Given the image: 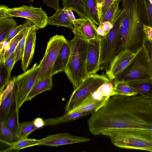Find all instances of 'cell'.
Segmentation results:
<instances>
[{"instance_id": "cell-3", "label": "cell", "mask_w": 152, "mask_h": 152, "mask_svg": "<svg viewBox=\"0 0 152 152\" xmlns=\"http://www.w3.org/2000/svg\"><path fill=\"white\" fill-rule=\"evenodd\" d=\"M115 146L152 152V131L140 129H113L103 132Z\"/></svg>"}, {"instance_id": "cell-14", "label": "cell", "mask_w": 152, "mask_h": 152, "mask_svg": "<svg viewBox=\"0 0 152 152\" xmlns=\"http://www.w3.org/2000/svg\"><path fill=\"white\" fill-rule=\"evenodd\" d=\"M73 23L74 28L72 31L74 35L87 41L100 37L97 32V27L89 19L80 17Z\"/></svg>"}, {"instance_id": "cell-21", "label": "cell", "mask_w": 152, "mask_h": 152, "mask_svg": "<svg viewBox=\"0 0 152 152\" xmlns=\"http://www.w3.org/2000/svg\"><path fill=\"white\" fill-rule=\"evenodd\" d=\"M52 77L43 78L35 83L27 96L26 102L31 100L37 95L46 91L50 90L53 86Z\"/></svg>"}, {"instance_id": "cell-41", "label": "cell", "mask_w": 152, "mask_h": 152, "mask_svg": "<svg viewBox=\"0 0 152 152\" xmlns=\"http://www.w3.org/2000/svg\"><path fill=\"white\" fill-rule=\"evenodd\" d=\"M47 6L54 10L55 11L61 9L59 0H42Z\"/></svg>"}, {"instance_id": "cell-19", "label": "cell", "mask_w": 152, "mask_h": 152, "mask_svg": "<svg viewBox=\"0 0 152 152\" xmlns=\"http://www.w3.org/2000/svg\"><path fill=\"white\" fill-rule=\"evenodd\" d=\"M126 81L137 94L152 98V78Z\"/></svg>"}, {"instance_id": "cell-22", "label": "cell", "mask_w": 152, "mask_h": 152, "mask_svg": "<svg viewBox=\"0 0 152 152\" xmlns=\"http://www.w3.org/2000/svg\"><path fill=\"white\" fill-rule=\"evenodd\" d=\"M92 113L88 112H76L72 113H65L61 116L47 119L44 120L45 126L53 125L72 121Z\"/></svg>"}, {"instance_id": "cell-27", "label": "cell", "mask_w": 152, "mask_h": 152, "mask_svg": "<svg viewBox=\"0 0 152 152\" xmlns=\"http://www.w3.org/2000/svg\"><path fill=\"white\" fill-rule=\"evenodd\" d=\"M113 81L115 95L132 96L137 94L126 81L114 80Z\"/></svg>"}, {"instance_id": "cell-6", "label": "cell", "mask_w": 152, "mask_h": 152, "mask_svg": "<svg viewBox=\"0 0 152 152\" xmlns=\"http://www.w3.org/2000/svg\"><path fill=\"white\" fill-rule=\"evenodd\" d=\"M152 78V66L143 46L132 63L114 80H129Z\"/></svg>"}, {"instance_id": "cell-15", "label": "cell", "mask_w": 152, "mask_h": 152, "mask_svg": "<svg viewBox=\"0 0 152 152\" xmlns=\"http://www.w3.org/2000/svg\"><path fill=\"white\" fill-rule=\"evenodd\" d=\"M39 29L34 25L30 28L26 37L21 57V66L24 72L26 71L32 59L36 44L37 32Z\"/></svg>"}, {"instance_id": "cell-18", "label": "cell", "mask_w": 152, "mask_h": 152, "mask_svg": "<svg viewBox=\"0 0 152 152\" xmlns=\"http://www.w3.org/2000/svg\"><path fill=\"white\" fill-rule=\"evenodd\" d=\"M52 16L48 17V25L62 26L72 29L74 28L73 22L69 17L65 8L55 11Z\"/></svg>"}, {"instance_id": "cell-50", "label": "cell", "mask_w": 152, "mask_h": 152, "mask_svg": "<svg viewBox=\"0 0 152 152\" xmlns=\"http://www.w3.org/2000/svg\"><path fill=\"white\" fill-rule=\"evenodd\" d=\"M115 1H122V0H115Z\"/></svg>"}, {"instance_id": "cell-34", "label": "cell", "mask_w": 152, "mask_h": 152, "mask_svg": "<svg viewBox=\"0 0 152 152\" xmlns=\"http://www.w3.org/2000/svg\"><path fill=\"white\" fill-rule=\"evenodd\" d=\"M34 25L30 20L25 19L23 23L16 26L11 31L6 41L9 42L15 36L20 33L29 26Z\"/></svg>"}, {"instance_id": "cell-37", "label": "cell", "mask_w": 152, "mask_h": 152, "mask_svg": "<svg viewBox=\"0 0 152 152\" xmlns=\"http://www.w3.org/2000/svg\"><path fill=\"white\" fill-rule=\"evenodd\" d=\"M115 1V0H102L99 6L102 22L104 15Z\"/></svg>"}, {"instance_id": "cell-36", "label": "cell", "mask_w": 152, "mask_h": 152, "mask_svg": "<svg viewBox=\"0 0 152 152\" xmlns=\"http://www.w3.org/2000/svg\"><path fill=\"white\" fill-rule=\"evenodd\" d=\"M31 26H30L27 28L23 37L18 43L14 52V64L17 61L20 60L21 58L22 52L24 46L26 38L28 32Z\"/></svg>"}, {"instance_id": "cell-33", "label": "cell", "mask_w": 152, "mask_h": 152, "mask_svg": "<svg viewBox=\"0 0 152 152\" xmlns=\"http://www.w3.org/2000/svg\"><path fill=\"white\" fill-rule=\"evenodd\" d=\"M28 27L15 36L9 42V49L4 52V57L5 61L11 54L15 52L19 42L23 37Z\"/></svg>"}, {"instance_id": "cell-20", "label": "cell", "mask_w": 152, "mask_h": 152, "mask_svg": "<svg viewBox=\"0 0 152 152\" xmlns=\"http://www.w3.org/2000/svg\"><path fill=\"white\" fill-rule=\"evenodd\" d=\"M113 81L106 82L101 85L91 95L95 101L108 99L110 97L115 95Z\"/></svg>"}, {"instance_id": "cell-35", "label": "cell", "mask_w": 152, "mask_h": 152, "mask_svg": "<svg viewBox=\"0 0 152 152\" xmlns=\"http://www.w3.org/2000/svg\"><path fill=\"white\" fill-rule=\"evenodd\" d=\"M4 63H0V92H2L4 88L7 86L10 81Z\"/></svg>"}, {"instance_id": "cell-1", "label": "cell", "mask_w": 152, "mask_h": 152, "mask_svg": "<svg viewBox=\"0 0 152 152\" xmlns=\"http://www.w3.org/2000/svg\"><path fill=\"white\" fill-rule=\"evenodd\" d=\"M93 135L113 129H140L152 131V98L137 94L115 95L93 112L88 121Z\"/></svg>"}, {"instance_id": "cell-42", "label": "cell", "mask_w": 152, "mask_h": 152, "mask_svg": "<svg viewBox=\"0 0 152 152\" xmlns=\"http://www.w3.org/2000/svg\"><path fill=\"white\" fill-rule=\"evenodd\" d=\"M143 29L146 37L152 41V27L144 24Z\"/></svg>"}, {"instance_id": "cell-28", "label": "cell", "mask_w": 152, "mask_h": 152, "mask_svg": "<svg viewBox=\"0 0 152 152\" xmlns=\"http://www.w3.org/2000/svg\"><path fill=\"white\" fill-rule=\"evenodd\" d=\"M120 2L119 1H115L112 4L103 17L102 23L108 21L113 25L122 10L119 7V4Z\"/></svg>"}, {"instance_id": "cell-29", "label": "cell", "mask_w": 152, "mask_h": 152, "mask_svg": "<svg viewBox=\"0 0 152 152\" xmlns=\"http://www.w3.org/2000/svg\"><path fill=\"white\" fill-rule=\"evenodd\" d=\"M87 6L94 23L98 26L101 25L102 19L98 0H87Z\"/></svg>"}, {"instance_id": "cell-31", "label": "cell", "mask_w": 152, "mask_h": 152, "mask_svg": "<svg viewBox=\"0 0 152 152\" xmlns=\"http://www.w3.org/2000/svg\"><path fill=\"white\" fill-rule=\"evenodd\" d=\"M107 99L97 101L83 106L76 107L67 113H71L76 112H88L92 113L102 107Z\"/></svg>"}, {"instance_id": "cell-9", "label": "cell", "mask_w": 152, "mask_h": 152, "mask_svg": "<svg viewBox=\"0 0 152 152\" xmlns=\"http://www.w3.org/2000/svg\"><path fill=\"white\" fill-rule=\"evenodd\" d=\"M40 69L39 64L35 63L30 69L13 77L15 102L18 112L33 88Z\"/></svg>"}, {"instance_id": "cell-48", "label": "cell", "mask_w": 152, "mask_h": 152, "mask_svg": "<svg viewBox=\"0 0 152 152\" xmlns=\"http://www.w3.org/2000/svg\"><path fill=\"white\" fill-rule=\"evenodd\" d=\"M150 3L152 4V0H148Z\"/></svg>"}, {"instance_id": "cell-47", "label": "cell", "mask_w": 152, "mask_h": 152, "mask_svg": "<svg viewBox=\"0 0 152 152\" xmlns=\"http://www.w3.org/2000/svg\"><path fill=\"white\" fill-rule=\"evenodd\" d=\"M102 0H98V3H99V6H100V5L102 2Z\"/></svg>"}, {"instance_id": "cell-11", "label": "cell", "mask_w": 152, "mask_h": 152, "mask_svg": "<svg viewBox=\"0 0 152 152\" xmlns=\"http://www.w3.org/2000/svg\"><path fill=\"white\" fill-rule=\"evenodd\" d=\"M138 50L134 52L125 49L113 58L106 67V76L110 81L115 80L130 65L136 57Z\"/></svg>"}, {"instance_id": "cell-39", "label": "cell", "mask_w": 152, "mask_h": 152, "mask_svg": "<svg viewBox=\"0 0 152 152\" xmlns=\"http://www.w3.org/2000/svg\"><path fill=\"white\" fill-rule=\"evenodd\" d=\"M145 5L148 26L152 27V4L148 0H144Z\"/></svg>"}, {"instance_id": "cell-12", "label": "cell", "mask_w": 152, "mask_h": 152, "mask_svg": "<svg viewBox=\"0 0 152 152\" xmlns=\"http://www.w3.org/2000/svg\"><path fill=\"white\" fill-rule=\"evenodd\" d=\"M86 137L73 135L69 133H58L48 135L39 140L38 145L57 146L89 141Z\"/></svg>"}, {"instance_id": "cell-8", "label": "cell", "mask_w": 152, "mask_h": 152, "mask_svg": "<svg viewBox=\"0 0 152 152\" xmlns=\"http://www.w3.org/2000/svg\"><path fill=\"white\" fill-rule=\"evenodd\" d=\"M66 40L64 36L59 35H54L50 39L44 57L39 62L40 69L35 83L43 78L53 76L54 63L60 50Z\"/></svg>"}, {"instance_id": "cell-13", "label": "cell", "mask_w": 152, "mask_h": 152, "mask_svg": "<svg viewBox=\"0 0 152 152\" xmlns=\"http://www.w3.org/2000/svg\"><path fill=\"white\" fill-rule=\"evenodd\" d=\"M100 38L99 37L88 41L86 70L88 75L96 74L100 69Z\"/></svg>"}, {"instance_id": "cell-30", "label": "cell", "mask_w": 152, "mask_h": 152, "mask_svg": "<svg viewBox=\"0 0 152 152\" xmlns=\"http://www.w3.org/2000/svg\"><path fill=\"white\" fill-rule=\"evenodd\" d=\"M37 129L33 121L19 123L16 134L19 140L27 139L29 135Z\"/></svg>"}, {"instance_id": "cell-44", "label": "cell", "mask_w": 152, "mask_h": 152, "mask_svg": "<svg viewBox=\"0 0 152 152\" xmlns=\"http://www.w3.org/2000/svg\"><path fill=\"white\" fill-rule=\"evenodd\" d=\"M104 29L107 34L113 27V25L108 21L103 23L101 25Z\"/></svg>"}, {"instance_id": "cell-7", "label": "cell", "mask_w": 152, "mask_h": 152, "mask_svg": "<svg viewBox=\"0 0 152 152\" xmlns=\"http://www.w3.org/2000/svg\"><path fill=\"white\" fill-rule=\"evenodd\" d=\"M25 18L32 21L39 28L45 27L47 25L48 17L41 7L23 5L20 7L10 8L8 6H0V20L10 17Z\"/></svg>"}, {"instance_id": "cell-10", "label": "cell", "mask_w": 152, "mask_h": 152, "mask_svg": "<svg viewBox=\"0 0 152 152\" xmlns=\"http://www.w3.org/2000/svg\"><path fill=\"white\" fill-rule=\"evenodd\" d=\"M124 15L122 10L109 33L100 38V69L106 67L113 58L115 50L120 28Z\"/></svg>"}, {"instance_id": "cell-5", "label": "cell", "mask_w": 152, "mask_h": 152, "mask_svg": "<svg viewBox=\"0 0 152 152\" xmlns=\"http://www.w3.org/2000/svg\"><path fill=\"white\" fill-rule=\"evenodd\" d=\"M110 80L104 75L96 73L88 75L80 85L74 89L65 106V113L78 106L101 85Z\"/></svg>"}, {"instance_id": "cell-2", "label": "cell", "mask_w": 152, "mask_h": 152, "mask_svg": "<svg viewBox=\"0 0 152 152\" xmlns=\"http://www.w3.org/2000/svg\"><path fill=\"white\" fill-rule=\"evenodd\" d=\"M122 1L124 15L113 58L125 49L137 52L143 46L146 37L143 29L144 24L148 26L144 0Z\"/></svg>"}, {"instance_id": "cell-26", "label": "cell", "mask_w": 152, "mask_h": 152, "mask_svg": "<svg viewBox=\"0 0 152 152\" xmlns=\"http://www.w3.org/2000/svg\"><path fill=\"white\" fill-rule=\"evenodd\" d=\"M39 140L28 138L19 140L14 143L9 144L8 145L9 147L2 151L10 152L13 151H19L25 148L31 146L38 145Z\"/></svg>"}, {"instance_id": "cell-16", "label": "cell", "mask_w": 152, "mask_h": 152, "mask_svg": "<svg viewBox=\"0 0 152 152\" xmlns=\"http://www.w3.org/2000/svg\"><path fill=\"white\" fill-rule=\"evenodd\" d=\"M63 7L72 9L80 17L94 20L87 6V0H61Z\"/></svg>"}, {"instance_id": "cell-49", "label": "cell", "mask_w": 152, "mask_h": 152, "mask_svg": "<svg viewBox=\"0 0 152 152\" xmlns=\"http://www.w3.org/2000/svg\"><path fill=\"white\" fill-rule=\"evenodd\" d=\"M34 0H31V2H34Z\"/></svg>"}, {"instance_id": "cell-40", "label": "cell", "mask_w": 152, "mask_h": 152, "mask_svg": "<svg viewBox=\"0 0 152 152\" xmlns=\"http://www.w3.org/2000/svg\"><path fill=\"white\" fill-rule=\"evenodd\" d=\"M143 46L146 51L152 66V41L146 37L144 41Z\"/></svg>"}, {"instance_id": "cell-4", "label": "cell", "mask_w": 152, "mask_h": 152, "mask_svg": "<svg viewBox=\"0 0 152 152\" xmlns=\"http://www.w3.org/2000/svg\"><path fill=\"white\" fill-rule=\"evenodd\" d=\"M68 41L70 52L64 72L75 89L88 75L86 70L88 43L87 41L75 35Z\"/></svg>"}, {"instance_id": "cell-46", "label": "cell", "mask_w": 152, "mask_h": 152, "mask_svg": "<svg viewBox=\"0 0 152 152\" xmlns=\"http://www.w3.org/2000/svg\"><path fill=\"white\" fill-rule=\"evenodd\" d=\"M64 8H65L66 10L70 19L73 23V22L76 20V18L73 13V10L69 8H68L66 7Z\"/></svg>"}, {"instance_id": "cell-17", "label": "cell", "mask_w": 152, "mask_h": 152, "mask_svg": "<svg viewBox=\"0 0 152 152\" xmlns=\"http://www.w3.org/2000/svg\"><path fill=\"white\" fill-rule=\"evenodd\" d=\"M70 52V46L67 40L60 50L54 63L52 71L53 75L64 72L69 59Z\"/></svg>"}, {"instance_id": "cell-25", "label": "cell", "mask_w": 152, "mask_h": 152, "mask_svg": "<svg viewBox=\"0 0 152 152\" xmlns=\"http://www.w3.org/2000/svg\"><path fill=\"white\" fill-rule=\"evenodd\" d=\"M19 140L16 135L6 125L2 119L0 121V141L8 145Z\"/></svg>"}, {"instance_id": "cell-24", "label": "cell", "mask_w": 152, "mask_h": 152, "mask_svg": "<svg viewBox=\"0 0 152 152\" xmlns=\"http://www.w3.org/2000/svg\"><path fill=\"white\" fill-rule=\"evenodd\" d=\"M17 25L12 17L6 18L0 20V43L6 40L11 31Z\"/></svg>"}, {"instance_id": "cell-23", "label": "cell", "mask_w": 152, "mask_h": 152, "mask_svg": "<svg viewBox=\"0 0 152 152\" xmlns=\"http://www.w3.org/2000/svg\"><path fill=\"white\" fill-rule=\"evenodd\" d=\"M15 104V89L14 85L13 89L0 103L1 119L2 120L4 121H5L13 109L12 107Z\"/></svg>"}, {"instance_id": "cell-32", "label": "cell", "mask_w": 152, "mask_h": 152, "mask_svg": "<svg viewBox=\"0 0 152 152\" xmlns=\"http://www.w3.org/2000/svg\"><path fill=\"white\" fill-rule=\"evenodd\" d=\"M18 112L15 106L4 121L7 126L16 134L19 123Z\"/></svg>"}, {"instance_id": "cell-45", "label": "cell", "mask_w": 152, "mask_h": 152, "mask_svg": "<svg viewBox=\"0 0 152 152\" xmlns=\"http://www.w3.org/2000/svg\"><path fill=\"white\" fill-rule=\"evenodd\" d=\"M97 31L98 34L101 37H104L107 34L102 25L98 26L97 27Z\"/></svg>"}, {"instance_id": "cell-38", "label": "cell", "mask_w": 152, "mask_h": 152, "mask_svg": "<svg viewBox=\"0 0 152 152\" xmlns=\"http://www.w3.org/2000/svg\"><path fill=\"white\" fill-rule=\"evenodd\" d=\"M14 53L11 54L6 60L4 62V65L7 69L9 77L10 78L11 72L15 64Z\"/></svg>"}, {"instance_id": "cell-43", "label": "cell", "mask_w": 152, "mask_h": 152, "mask_svg": "<svg viewBox=\"0 0 152 152\" xmlns=\"http://www.w3.org/2000/svg\"><path fill=\"white\" fill-rule=\"evenodd\" d=\"M37 129L45 126L44 120L41 118H37L33 121Z\"/></svg>"}]
</instances>
